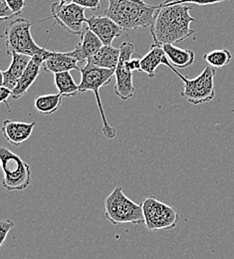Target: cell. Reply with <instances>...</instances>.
<instances>
[{"label":"cell","mask_w":234,"mask_h":259,"mask_svg":"<svg viewBox=\"0 0 234 259\" xmlns=\"http://www.w3.org/2000/svg\"><path fill=\"white\" fill-rule=\"evenodd\" d=\"M224 1L229 0H167L165 1L164 5H173V4H197V5H209V4H216L221 3Z\"/></svg>","instance_id":"23"},{"label":"cell","mask_w":234,"mask_h":259,"mask_svg":"<svg viewBox=\"0 0 234 259\" xmlns=\"http://www.w3.org/2000/svg\"><path fill=\"white\" fill-rule=\"evenodd\" d=\"M167 60L173 67L183 69L194 64L195 52L189 49L179 48L173 44L163 45Z\"/></svg>","instance_id":"18"},{"label":"cell","mask_w":234,"mask_h":259,"mask_svg":"<svg viewBox=\"0 0 234 259\" xmlns=\"http://www.w3.org/2000/svg\"><path fill=\"white\" fill-rule=\"evenodd\" d=\"M109 5L105 15L115 21L124 31L148 28L154 23L160 10L159 5H152L144 0H107Z\"/></svg>","instance_id":"2"},{"label":"cell","mask_w":234,"mask_h":259,"mask_svg":"<svg viewBox=\"0 0 234 259\" xmlns=\"http://www.w3.org/2000/svg\"><path fill=\"white\" fill-rule=\"evenodd\" d=\"M30 60H31V57H28L22 54H13L12 61L9 68L5 71H1V75H2L1 86L6 87L13 91L18 85V82L21 79Z\"/></svg>","instance_id":"16"},{"label":"cell","mask_w":234,"mask_h":259,"mask_svg":"<svg viewBox=\"0 0 234 259\" xmlns=\"http://www.w3.org/2000/svg\"><path fill=\"white\" fill-rule=\"evenodd\" d=\"M103 46L104 44L100 38L87 27L81 35L80 42L73 51H70V54L76 58L78 62H83L85 60L88 61Z\"/></svg>","instance_id":"13"},{"label":"cell","mask_w":234,"mask_h":259,"mask_svg":"<svg viewBox=\"0 0 234 259\" xmlns=\"http://www.w3.org/2000/svg\"><path fill=\"white\" fill-rule=\"evenodd\" d=\"M13 16L15 15L8 6L6 0H0V20L5 21L12 18Z\"/></svg>","instance_id":"25"},{"label":"cell","mask_w":234,"mask_h":259,"mask_svg":"<svg viewBox=\"0 0 234 259\" xmlns=\"http://www.w3.org/2000/svg\"><path fill=\"white\" fill-rule=\"evenodd\" d=\"M8 6L14 13V15H18L22 13V10L25 7V0H6Z\"/></svg>","instance_id":"26"},{"label":"cell","mask_w":234,"mask_h":259,"mask_svg":"<svg viewBox=\"0 0 234 259\" xmlns=\"http://www.w3.org/2000/svg\"><path fill=\"white\" fill-rule=\"evenodd\" d=\"M160 7L151 26L155 44L161 46L175 44L196 33V30L191 27L193 22H197L196 18L190 13L194 8L193 6L186 4H160Z\"/></svg>","instance_id":"1"},{"label":"cell","mask_w":234,"mask_h":259,"mask_svg":"<svg viewBox=\"0 0 234 259\" xmlns=\"http://www.w3.org/2000/svg\"><path fill=\"white\" fill-rule=\"evenodd\" d=\"M80 73H81V83L79 84V91L80 93L92 91L95 94L98 108L100 111L102 122H103V129H102L103 134L106 138L112 140L116 137L117 131L109 124L107 120L106 113L102 105L99 91L102 87L108 86L110 84L111 80L115 76V70L98 68V67L86 64L80 69Z\"/></svg>","instance_id":"4"},{"label":"cell","mask_w":234,"mask_h":259,"mask_svg":"<svg viewBox=\"0 0 234 259\" xmlns=\"http://www.w3.org/2000/svg\"><path fill=\"white\" fill-rule=\"evenodd\" d=\"M26 259H27V258H26Z\"/></svg>","instance_id":"31"},{"label":"cell","mask_w":234,"mask_h":259,"mask_svg":"<svg viewBox=\"0 0 234 259\" xmlns=\"http://www.w3.org/2000/svg\"><path fill=\"white\" fill-rule=\"evenodd\" d=\"M88 28L95 33L105 46H111L114 39L121 36L124 30L108 16L93 15L87 20Z\"/></svg>","instance_id":"11"},{"label":"cell","mask_w":234,"mask_h":259,"mask_svg":"<svg viewBox=\"0 0 234 259\" xmlns=\"http://www.w3.org/2000/svg\"><path fill=\"white\" fill-rule=\"evenodd\" d=\"M167 66L175 75L183 83V91L180 96L184 98L188 102L193 105H201L213 100L215 96L214 89V77H215V69L211 66L205 67L201 75H199L195 79H189L181 75L172 65L165 59L164 64Z\"/></svg>","instance_id":"6"},{"label":"cell","mask_w":234,"mask_h":259,"mask_svg":"<svg viewBox=\"0 0 234 259\" xmlns=\"http://www.w3.org/2000/svg\"><path fill=\"white\" fill-rule=\"evenodd\" d=\"M35 122L25 123L14 120H6L2 125V134L12 146L18 147L26 142L32 135Z\"/></svg>","instance_id":"14"},{"label":"cell","mask_w":234,"mask_h":259,"mask_svg":"<svg viewBox=\"0 0 234 259\" xmlns=\"http://www.w3.org/2000/svg\"><path fill=\"white\" fill-rule=\"evenodd\" d=\"M54 84L62 97H76L79 91V85L76 84L70 72L54 74Z\"/></svg>","instance_id":"20"},{"label":"cell","mask_w":234,"mask_h":259,"mask_svg":"<svg viewBox=\"0 0 234 259\" xmlns=\"http://www.w3.org/2000/svg\"><path fill=\"white\" fill-rule=\"evenodd\" d=\"M48 50L43 52L42 54L36 55L31 58L29 64L27 65L21 79L18 82L16 88L12 91V96L14 100H18L26 95L27 91L34 84L36 79L39 76L41 68H43V62L46 58Z\"/></svg>","instance_id":"12"},{"label":"cell","mask_w":234,"mask_h":259,"mask_svg":"<svg viewBox=\"0 0 234 259\" xmlns=\"http://www.w3.org/2000/svg\"><path fill=\"white\" fill-rule=\"evenodd\" d=\"M62 104V96L58 94H45L37 96L34 100L35 109L44 115H52L59 110Z\"/></svg>","instance_id":"21"},{"label":"cell","mask_w":234,"mask_h":259,"mask_svg":"<svg viewBox=\"0 0 234 259\" xmlns=\"http://www.w3.org/2000/svg\"><path fill=\"white\" fill-rule=\"evenodd\" d=\"M1 167L4 174L3 188L8 192H22L31 184L30 165L5 147L0 149Z\"/></svg>","instance_id":"7"},{"label":"cell","mask_w":234,"mask_h":259,"mask_svg":"<svg viewBox=\"0 0 234 259\" xmlns=\"http://www.w3.org/2000/svg\"><path fill=\"white\" fill-rule=\"evenodd\" d=\"M72 0H60V4H67V3H71Z\"/></svg>","instance_id":"30"},{"label":"cell","mask_w":234,"mask_h":259,"mask_svg":"<svg viewBox=\"0 0 234 259\" xmlns=\"http://www.w3.org/2000/svg\"><path fill=\"white\" fill-rule=\"evenodd\" d=\"M43 69L46 72H51L54 74L62 73V72H70L71 70H78V60L74 58L69 52H56L49 51L46 55V58L43 62Z\"/></svg>","instance_id":"15"},{"label":"cell","mask_w":234,"mask_h":259,"mask_svg":"<svg viewBox=\"0 0 234 259\" xmlns=\"http://www.w3.org/2000/svg\"><path fill=\"white\" fill-rule=\"evenodd\" d=\"M129 66L131 70L134 71H142V65H141V59L138 58H132L129 62Z\"/></svg>","instance_id":"29"},{"label":"cell","mask_w":234,"mask_h":259,"mask_svg":"<svg viewBox=\"0 0 234 259\" xmlns=\"http://www.w3.org/2000/svg\"><path fill=\"white\" fill-rule=\"evenodd\" d=\"M72 2L90 10H98L101 5V0H72Z\"/></svg>","instance_id":"27"},{"label":"cell","mask_w":234,"mask_h":259,"mask_svg":"<svg viewBox=\"0 0 234 259\" xmlns=\"http://www.w3.org/2000/svg\"><path fill=\"white\" fill-rule=\"evenodd\" d=\"M145 226L153 231L169 230L176 227L179 217L177 211L155 196L146 198L143 203Z\"/></svg>","instance_id":"8"},{"label":"cell","mask_w":234,"mask_h":259,"mask_svg":"<svg viewBox=\"0 0 234 259\" xmlns=\"http://www.w3.org/2000/svg\"><path fill=\"white\" fill-rule=\"evenodd\" d=\"M119 49L121 56L115 70L116 84L114 91L120 99L129 100L134 95L133 71L129 66V62L133 58L134 53V44L131 42H123Z\"/></svg>","instance_id":"9"},{"label":"cell","mask_w":234,"mask_h":259,"mask_svg":"<svg viewBox=\"0 0 234 259\" xmlns=\"http://www.w3.org/2000/svg\"><path fill=\"white\" fill-rule=\"evenodd\" d=\"M14 227V223L10 220H3L0 223V235H1V241L0 245L2 246L5 242V239L9 233V231Z\"/></svg>","instance_id":"24"},{"label":"cell","mask_w":234,"mask_h":259,"mask_svg":"<svg viewBox=\"0 0 234 259\" xmlns=\"http://www.w3.org/2000/svg\"><path fill=\"white\" fill-rule=\"evenodd\" d=\"M32 23L24 18L12 20L4 32L6 53L8 55L22 54L34 57L46 51L34 41L31 34Z\"/></svg>","instance_id":"5"},{"label":"cell","mask_w":234,"mask_h":259,"mask_svg":"<svg viewBox=\"0 0 234 259\" xmlns=\"http://www.w3.org/2000/svg\"><path fill=\"white\" fill-rule=\"evenodd\" d=\"M202 58L213 68H222L231 62L232 54L227 49H217L204 54Z\"/></svg>","instance_id":"22"},{"label":"cell","mask_w":234,"mask_h":259,"mask_svg":"<svg viewBox=\"0 0 234 259\" xmlns=\"http://www.w3.org/2000/svg\"><path fill=\"white\" fill-rule=\"evenodd\" d=\"M166 58L167 56L163 46L155 43L152 44L149 53L141 59L142 72L147 73L150 78H154L156 70L160 65L164 64Z\"/></svg>","instance_id":"19"},{"label":"cell","mask_w":234,"mask_h":259,"mask_svg":"<svg viewBox=\"0 0 234 259\" xmlns=\"http://www.w3.org/2000/svg\"><path fill=\"white\" fill-rule=\"evenodd\" d=\"M105 218L114 226L123 224L145 225L142 204H137L117 186L105 199Z\"/></svg>","instance_id":"3"},{"label":"cell","mask_w":234,"mask_h":259,"mask_svg":"<svg viewBox=\"0 0 234 259\" xmlns=\"http://www.w3.org/2000/svg\"><path fill=\"white\" fill-rule=\"evenodd\" d=\"M10 96H12V90L1 86V88H0V101L6 105L8 111H10V109H9V104H8L7 100Z\"/></svg>","instance_id":"28"},{"label":"cell","mask_w":234,"mask_h":259,"mask_svg":"<svg viewBox=\"0 0 234 259\" xmlns=\"http://www.w3.org/2000/svg\"><path fill=\"white\" fill-rule=\"evenodd\" d=\"M85 8L74 3L60 4L53 3L51 6L52 17L58 24L64 27L68 32L74 35H82L85 28L84 24H87V18L85 16Z\"/></svg>","instance_id":"10"},{"label":"cell","mask_w":234,"mask_h":259,"mask_svg":"<svg viewBox=\"0 0 234 259\" xmlns=\"http://www.w3.org/2000/svg\"><path fill=\"white\" fill-rule=\"evenodd\" d=\"M120 56L121 52L119 48H115L112 45H104L93 57L87 61V64L98 68L116 70L120 60Z\"/></svg>","instance_id":"17"}]
</instances>
